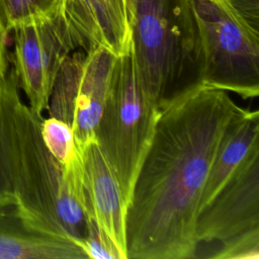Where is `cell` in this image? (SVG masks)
<instances>
[{
	"label": "cell",
	"instance_id": "1",
	"mask_svg": "<svg viewBox=\"0 0 259 259\" xmlns=\"http://www.w3.org/2000/svg\"><path fill=\"white\" fill-rule=\"evenodd\" d=\"M198 85L160 109L125 219L127 259H190L201 194L222 137L242 110Z\"/></svg>",
	"mask_w": 259,
	"mask_h": 259
},
{
	"label": "cell",
	"instance_id": "2",
	"mask_svg": "<svg viewBox=\"0 0 259 259\" xmlns=\"http://www.w3.org/2000/svg\"><path fill=\"white\" fill-rule=\"evenodd\" d=\"M9 114L14 205L35 231L78 245L86 221L82 155L66 166L52 155L40 133L42 115L22 102L13 71Z\"/></svg>",
	"mask_w": 259,
	"mask_h": 259
},
{
	"label": "cell",
	"instance_id": "3",
	"mask_svg": "<svg viewBox=\"0 0 259 259\" xmlns=\"http://www.w3.org/2000/svg\"><path fill=\"white\" fill-rule=\"evenodd\" d=\"M139 77L163 108L201 85L202 42L195 0H125Z\"/></svg>",
	"mask_w": 259,
	"mask_h": 259
},
{
	"label": "cell",
	"instance_id": "4",
	"mask_svg": "<svg viewBox=\"0 0 259 259\" xmlns=\"http://www.w3.org/2000/svg\"><path fill=\"white\" fill-rule=\"evenodd\" d=\"M159 113L160 109L141 83L131 47L126 54L115 58L96 131L97 144L116 176L127 205Z\"/></svg>",
	"mask_w": 259,
	"mask_h": 259
},
{
	"label": "cell",
	"instance_id": "5",
	"mask_svg": "<svg viewBox=\"0 0 259 259\" xmlns=\"http://www.w3.org/2000/svg\"><path fill=\"white\" fill-rule=\"evenodd\" d=\"M202 42L201 85L259 95V30L228 0H195Z\"/></svg>",
	"mask_w": 259,
	"mask_h": 259
},
{
	"label": "cell",
	"instance_id": "6",
	"mask_svg": "<svg viewBox=\"0 0 259 259\" xmlns=\"http://www.w3.org/2000/svg\"><path fill=\"white\" fill-rule=\"evenodd\" d=\"M13 74L29 107L40 114L48 109L58 72L69 54L87 51L71 19L65 0L53 11L14 25Z\"/></svg>",
	"mask_w": 259,
	"mask_h": 259
},
{
	"label": "cell",
	"instance_id": "7",
	"mask_svg": "<svg viewBox=\"0 0 259 259\" xmlns=\"http://www.w3.org/2000/svg\"><path fill=\"white\" fill-rule=\"evenodd\" d=\"M115 56L103 48L77 49L64 60L50 96L49 116L67 123L81 153L97 143Z\"/></svg>",
	"mask_w": 259,
	"mask_h": 259
},
{
	"label": "cell",
	"instance_id": "8",
	"mask_svg": "<svg viewBox=\"0 0 259 259\" xmlns=\"http://www.w3.org/2000/svg\"><path fill=\"white\" fill-rule=\"evenodd\" d=\"M259 230V147L239 165L196 217L198 244L224 243Z\"/></svg>",
	"mask_w": 259,
	"mask_h": 259
},
{
	"label": "cell",
	"instance_id": "9",
	"mask_svg": "<svg viewBox=\"0 0 259 259\" xmlns=\"http://www.w3.org/2000/svg\"><path fill=\"white\" fill-rule=\"evenodd\" d=\"M81 155L85 214L96 222L123 258L127 259L125 232L127 204L116 176L97 143L88 145Z\"/></svg>",
	"mask_w": 259,
	"mask_h": 259
},
{
	"label": "cell",
	"instance_id": "10",
	"mask_svg": "<svg viewBox=\"0 0 259 259\" xmlns=\"http://www.w3.org/2000/svg\"><path fill=\"white\" fill-rule=\"evenodd\" d=\"M0 259H88L72 241L32 229L15 205L0 206Z\"/></svg>",
	"mask_w": 259,
	"mask_h": 259
},
{
	"label": "cell",
	"instance_id": "11",
	"mask_svg": "<svg viewBox=\"0 0 259 259\" xmlns=\"http://www.w3.org/2000/svg\"><path fill=\"white\" fill-rule=\"evenodd\" d=\"M258 147L259 111L242 108L226 128L219 144L201 194L199 210L212 200L239 165Z\"/></svg>",
	"mask_w": 259,
	"mask_h": 259
},
{
	"label": "cell",
	"instance_id": "12",
	"mask_svg": "<svg viewBox=\"0 0 259 259\" xmlns=\"http://www.w3.org/2000/svg\"><path fill=\"white\" fill-rule=\"evenodd\" d=\"M97 27L100 47L115 57L132 47V30L125 0H85Z\"/></svg>",
	"mask_w": 259,
	"mask_h": 259
},
{
	"label": "cell",
	"instance_id": "13",
	"mask_svg": "<svg viewBox=\"0 0 259 259\" xmlns=\"http://www.w3.org/2000/svg\"><path fill=\"white\" fill-rule=\"evenodd\" d=\"M11 72L0 79V206L14 205L9 83Z\"/></svg>",
	"mask_w": 259,
	"mask_h": 259
},
{
	"label": "cell",
	"instance_id": "14",
	"mask_svg": "<svg viewBox=\"0 0 259 259\" xmlns=\"http://www.w3.org/2000/svg\"><path fill=\"white\" fill-rule=\"evenodd\" d=\"M40 133L49 151L63 166L68 165L81 154L76 146L71 127L64 121L53 116L42 117Z\"/></svg>",
	"mask_w": 259,
	"mask_h": 259
},
{
	"label": "cell",
	"instance_id": "15",
	"mask_svg": "<svg viewBox=\"0 0 259 259\" xmlns=\"http://www.w3.org/2000/svg\"><path fill=\"white\" fill-rule=\"evenodd\" d=\"M62 2L63 0H0V13L10 32L14 25L45 15Z\"/></svg>",
	"mask_w": 259,
	"mask_h": 259
},
{
	"label": "cell",
	"instance_id": "16",
	"mask_svg": "<svg viewBox=\"0 0 259 259\" xmlns=\"http://www.w3.org/2000/svg\"><path fill=\"white\" fill-rule=\"evenodd\" d=\"M78 245L83 249L88 258L124 259L109 237L89 215H86L84 235Z\"/></svg>",
	"mask_w": 259,
	"mask_h": 259
},
{
	"label": "cell",
	"instance_id": "17",
	"mask_svg": "<svg viewBox=\"0 0 259 259\" xmlns=\"http://www.w3.org/2000/svg\"><path fill=\"white\" fill-rule=\"evenodd\" d=\"M210 258L218 259H258L259 230L252 231L221 244Z\"/></svg>",
	"mask_w": 259,
	"mask_h": 259
},
{
	"label": "cell",
	"instance_id": "18",
	"mask_svg": "<svg viewBox=\"0 0 259 259\" xmlns=\"http://www.w3.org/2000/svg\"><path fill=\"white\" fill-rule=\"evenodd\" d=\"M69 15L85 39L95 47H100L97 27L85 0H65Z\"/></svg>",
	"mask_w": 259,
	"mask_h": 259
},
{
	"label": "cell",
	"instance_id": "19",
	"mask_svg": "<svg viewBox=\"0 0 259 259\" xmlns=\"http://www.w3.org/2000/svg\"><path fill=\"white\" fill-rule=\"evenodd\" d=\"M254 27L259 28V0H228Z\"/></svg>",
	"mask_w": 259,
	"mask_h": 259
},
{
	"label": "cell",
	"instance_id": "20",
	"mask_svg": "<svg viewBox=\"0 0 259 259\" xmlns=\"http://www.w3.org/2000/svg\"><path fill=\"white\" fill-rule=\"evenodd\" d=\"M9 31L6 29L0 13V79L6 78L9 73L10 58L7 52V36Z\"/></svg>",
	"mask_w": 259,
	"mask_h": 259
}]
</instances>
